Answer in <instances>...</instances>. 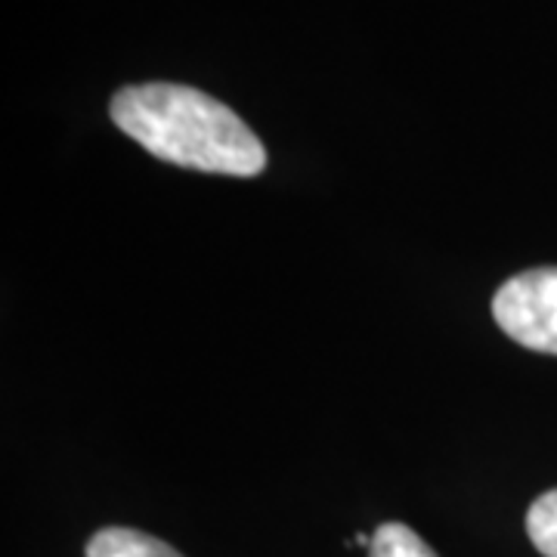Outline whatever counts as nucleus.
<instances>
[{"label":"nucleus","mask_w":557,"mask_h":557,"mask_svg":"<svg viewBox=\"0 0 557 557\" xmlns=\"http://www.w3.org/2000/svg\"><path fill=\"white\" fill-rule=\"evenodd\" d=\"M87 557H183L168 542L127 530V527H106L87 542Z\"/></svg>","instance_id":"obj_3"},{"label":"nucleus","mask_w":557,"mask_h":557,"mask_svg":"<svg viewBox=\"0 0 557 557\" xmlns=\"http://www.w3.org/2000/svg\"><path fill=\"white\" fill-rule=\"evenodd\" d=\"M109 115L161 161L226 177H258L267 149L245 121L186 84H131L109 102Z\"/></svg>","instance_id":"obj_1"},{"label":"nucleus","mask_w":557,"mask_h":557,"mask_svg":"<svg viewBox=\"0 0 557 557\" xmlns=\"http://www.w3.org/2000/svg\"><path fill=\"white\" fill-rule=\"evenodd\" d=\"M527 533L539 555L557 557V490H548L527 511Z\"/></svg>","instance_id":"obj_5"},{"label":"nucleus","mask_w":557,"mask_h":557,"mask_svg":"<svg viewBox=\"0 0 557 557\" xmlns=\"http://www.w3.org/2000/svg\"><path fill=\"white\" fill-rule=\"evenodd\" d=\"M493 319L520 347L557 357V267L508 278L493 298Z\"/></svg>","instance_id":"obj_2"},{"label":"nucleus","mask_w":557,"mask_h":557,"mask_svg":"<svg viewBox=\"0 0 557 557\" xmlns=\"http://www.w3.org/2000/svg\"><path fill=\"white\" fill-rule=\"evenodd\" d=\"M369 557H437V552L406 523H381L372 533Z\"/></svg>","instance_id":"obj_4"}]
</instances>
